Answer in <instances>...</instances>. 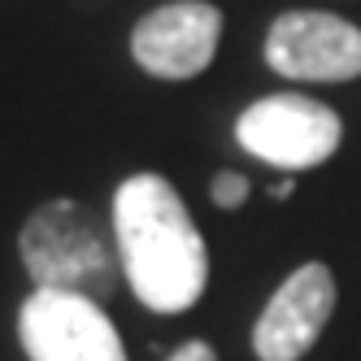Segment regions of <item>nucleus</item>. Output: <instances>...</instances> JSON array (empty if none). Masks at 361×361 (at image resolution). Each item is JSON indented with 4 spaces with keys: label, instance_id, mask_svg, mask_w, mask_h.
<instances>
[{
    "label": "nucleus",
    "instance_id": "nucleus-1",
    "mask_svg": "<svg viewBox=\"0 0 361 361\" xmlns=\"http://www.w3.org/2000/svg\"><path fill=\"white\" fill-rule=\"evenodd\" d=\"M114 240L131 292L152 314H183L204 296L209 248L183 196L161 174H131L114 192Z\"/></svg>",
    "mask_w": 361,
    "mask_h": 361
},
{
    "label": "nucleus",
    "instance_id": "nucleus-2",
    "mask_svg": "<svg viewBox=\"0 0 361 361\" xmlns=\"http://www.w3.org/2000/svg\"><path fill=\"white\" fill-rule=\"evenodd\" d=\"M18 252L35 288L74 292L100 305L118 292L122 279L118 240H105L100 222L79 200H44L22 222Z\"/></svg>",
    "mask_w": 361,
    "mask_h": 361
},
{
    "label": "nucleus",
    "instance_id": "nucleus-3",
    "mask_svg": "<svg viewBox=\"0 0 361 361\" xmlns=\"http://www.w3.org/2000/svg\"><path fill=\"white\" fill-rule=\"evenodd\" d=\"M235 140L257 161L279 170H314L335 157L344 140V122L331 105L300 92L262 96L240 114Z\"/></svg>",
    "mask_w": 361,
    "mask_h": 361
},
{
    "label": "nucleus",
    "instance_id": "nucleus-4",
    "mask_svg": "<svg viewBox=\"0 0 361 361\" xmlns=\"http://www.w3.org/2000/svg\"><path fill=\"white\" fill-rule=\"evenodd\" d=\"M18 335L31 361H126L122 335L100 300L35 288L18 309Z\"/></svg>",
    "mask_w": 361,
    "mask_h": 361
},
{
    "label": "nucleus",
    "instance_id": "nucleus-5",
    "mask_svg": "<svg viewBox=\"0 0 361 361\" xmlns=\"http://www.w3.org/2000/svg\"><path fill=\"white\" fill-rule=\"evenodd\" d=\"M266 61L296 83H348L361 79V27L340 13L288 9L266 31Z\"/></svg>",
    "mask_w": 361,
    "mask_h": 361
},
{
    "label": "nucleus",
    "instance_id": "nucleus-6",
    "mask_svg": "<svg viewBox=\"0 0 361 361\" xmlns=\"http://www.w3.org/2000/svg\"><path fill=\"white\" fill-rule=\"evenodd\" d=\"M222 39V9L209 0H170L135 22L131 57L152 79H196L209 70Z\"/></svg>",
    "mask_w": 361,
    "mask_h": 361
},
{
    "label": "nucleus",
    "instance_id": "nucleus-7",
    "mask_svg": "<svg viewBox=\"0 0 361 361\" xmlns=\"http://www.w3.org/2000/svg\"><path fill=\"white\" fill-rule=\"evenodd\" d=\"M335 274L322 262H309L283 279L252 326V353L262 361H300L318 344L322 326L335 314Z\"/></svg>",
    "mask_w": 361,
    "mask_h": 361
},
{
    "label": "nucleus",
    "instance_id": "nucleus-8",
    "mask_svg": "<svg viewBox=\"0 0 361 361\" xmlns=\"http://www.w3.org/2000/svg\"><path fill=\"white\" fill-rule=\"evenodd\" d=\"M209 196H214L218 209H240V204L248 200V178L235 174V170H222V174H214Z\"/></svg>",
    "mask_w": 361,
    "mask_h": 361
},
{
    "label": "nucleus",
    "instance_id": "nucleus-9",
    "mask_svg": "<svg viewBox=\"0 0 361 361\" xmlns=\"http://www.w3.org/2000/svg\"><path fill=\"white\" fill-rule=\"evenodd\" d=\"M166 361H218V353L204 344V340H188V344H178Z\"/></svg>",
    "mask_w": 361,
    "mask_h": 361
},
{
    "label": "nucleus",
    "instance_id": "nucleus-10",
    "mask_svg": "<svg viewBox=\"0 0 361 361\" xmlns=\"http://www.w3.org/2000/svg\"><path fill=\"white\" fill-rule=\"evenodd\" d=\"M292 188H296V183H292V174H288V178H279V183H274V196H279V200H288Z\"/></svg>",
    "mask_w": 361,
    "mask_h": 361
}]
</instances>
